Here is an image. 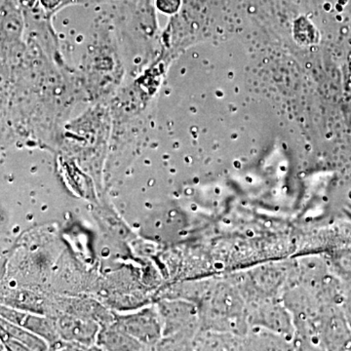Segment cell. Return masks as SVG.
Listing matches in <instances>:
<instances>
[{"instance_id":"1","label":"cell","mask_w":351,"mask_h":351,"mask_svg":"<svg viewBox=\"0 0 351 351\" xmlns=\"http://www.w3.org/2000/svg\"><path fill=\"white\" fill-rule=\"evenodd\" d=\"M20 3L16 0L0 1V39L12 43V39L20 38L24 19Z\"/></svg>"},{"instance_id":"3","label":"cell","mask_w":351,"mask_h":351,"mask_svg":"<svg viewBox=\"0 0 351 351\" xmlns=\"http://www.w3.org/2000/svg\"><path fill=\"white\" fill-rule=\"evenodd\" d=\"M156 6L160 12L173 15L181 8L182 0H156Z\"/></svg>"},{"instance_id":"2","label":"cell","mask_w":351,"mask_h":351,"mask_svg":"<svg viewBox=\"0 0 351 351\" xmlns=\"http://www.w3.org/2000/svg\"><path fill=\"white\" fill-rule=\"evenodd\" d=\"M89 0H38V6L48 18L52 17L60 10L73 5V4H86Z\"/></svg>"}]
</instances>
